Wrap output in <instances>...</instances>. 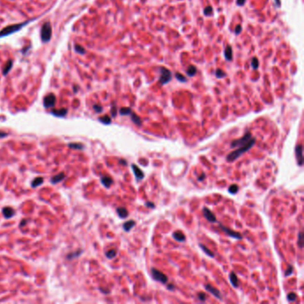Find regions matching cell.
<instances>
[{"label": "cell", "mask_w": 304, "mask_h": 304, "mask_svg": "<svg viewBox=\"0 0 304 304\" xmlns=\"http://www.w3.org/2000/svg\"><path fill=\"white\" fill-rule=\"evenodd\" d=\"M216 76H217L218 78H224V77L226 76V73H225L222 70L218 69V70L216 71Z\"/></svg>", "instance_id": "obj_36"}, {"label": "cell", "mask_w": 304, "mask_h": 304, "mask_svg": "<svg viewBox=\"0 0 304 304\" xmlns=\"http://www.w3.org/2000/svg\"><path fill=\"white\" fill-rule=\"evenodd\" d=\"M119 162H120L121 164H123V165H127V162H126V161H124V160H120V161H119Z\"/></svg>", "instance_id": "obj_50"}, {"label": "cell", "mask_w": 304, "mask_h": 304, "mask_svg": "<svg viewBox=\"0 0 304 304\" xmlns=\"http://www.w3.org/2000/svg\"><path fill=\"white\" fill-rule=\"evenodd\" d=\"M12 66H13V62L10 60V61H8V62L6 64L5 67L3 68V74H4V75H6V74L9 72V71L12 69Z\"/></svg>", "instance_id": "obj_22"}, {"label": "cell", "mask_w": 304, "mask_h": 304, "mask_svg": "<svg viewBox=\"0 0 304 304\" xmlns=\"http://www.w3.org/2000/svg\"><path fill=\"white\" fill-rule=\"evenodd\" d=\"M176 78L179 80V81H187V79H186V78L183 76V75H181L180 73H177L176 74Z\"/></svg>", "instance_id": "obj_39"}, {"label": "cell", "mask_w": 304, "mask_h": 304, "mask_svg": "<svg viewBox=\"0 0 304 304\" xmlns=\"http://www.w3.org/2000/svg\"><path fill=\"white\" fill-rule=\"evenodd\" d=\"M277 2H278V6H280V3H279V0H277Z\"/></svg>", "instance_id": "obj_52"}, {"label": "cell", "mask_w": 304, "mask_h": 304, "mask_svg": "<svg viewBox=\"0 0 304 304\" xmlns=\"http://www.w3.org/2000/svg\"><path fill=\"white\" fill-rule=\"evenodd\" d=\"M187 73L189 76H195V73H196V68H195V66L190 65V66L187 68Z\"/></svg>", "instance_id": "obj_29"}, {"label": "cell", "mask_w": 304, "mask_h": 304, "mask_svg": "<svg viewBox=\"0 0 304 304\" xmlns=\"http://www.w3.org/2000/svg\"><path fill=\"white\" fill-rule=\"evenodd\" d=\"M75 50L79 53V54H84L85 53V48L83 46H81L80 45H76L75 46Z\"/></svg>", "instance_id": "obj_35"}, {"label": "cell", "mask_w": 304, "mask_h": 304, "mask_svg": "<svg viewBox=\"0 0 304 304\" xmlns=\"http://www.w3.org/2000/svg\"><path fill=\"white\" fill-rule=\"evenodd\" d=\"M43 181H44V178L41 177H37V178H35V179L32 181V184H31L32 187H37L40 186V185L43 183Z\"/></svg>", "instance_id": "obj_23"}, {"label": "cell", "mask_w": 304, "mask_h": 304, "mask_svg": "<svg viewBox=\"0 0 304 304\" xmlns=\"http://www.w3.org/2000/svg\"><path fill=\"white\" fill-rule=\"evenodd\" d=\"M298 245H299V247L301 249L303 247V233L302 231H300L299 233V240H298Z\"/></svg>", "instance_id": "obj_32"}, {"label": "cell", "mask_w": 304, "mask_h": 304, "mask_svg": "<svg viewBox=\"0 0 304 304\" xmlns=\"http://www.w3.org/2000/svg\"><path fill=\"white\" fill-rule=\"evenodd\" d=\"M56 102V97L54 94H49L44 98V105L46 108L53 107L55 104Z\"/></svg>", "instance_id": "obj_9"}, {"label": "cell", "mask_w": 304, "mask_h": 304, "mask_svg": "<svg viewBox=\"0 0 304 304\" xmlns=\"http://www.w3.org/2000/svg\"><path fill=\"white\" fill-rule=\"evenodd\" d=\"M65 177V173L64 172H61L55 176H54L52 178H51V182L53 184H56V183H59V182L61 181H63Z\"/></svg>", "instance_id": "obj_15"}, {"label": "cell", "mask_w": 304, "mask_h": 304, "mask_svg": "<svg viewBox=\"0 0 304 304\" xmlns=\"http://www.w3.org/2000/svg\"><path fill=\"white\" fill-rule=\"evenodd\" d=\"M236 3L238 6H242L245 3V0H236Z\"/></svg>", "instance_id": "obj_45"}, {"label": "cell", "mask_w": 304, "mask_h": 304, "mask_svg": "<svg viewBox=\"0 0 304 304\" xmlns=\"http://www.w3.org/2000/svg\"><path fill=\"white\" fill-rule=\"evenodd\" d=\"M26 22L24 23H19V24H14V25H9L6 28H4L1 31H0V38L1 37H5V36H7V35H10L15 31H18V30L23 26L25 25Z\"/></svg>", "instance_id": "obj_3"}, {"label": "cell", "mask_w": 304, "mask_h": 304, "mask_svg": "<svg viewBox=\"0 0 304 304\" xmlns=\"http://www.w3.org/2000/svg\"><path fill=\"white\" fill-rule=\"evenodd\" d=\"M117 213L119 215V218L121 219H126L128 216H129V211L127 210L126 208L124 207H119L117 209Z\"/></svg>", "instance_id": "obj_16"}, {"label": "cell", "mask_w": 304, "mask_h": 304, "mask_svg": "<svg viewBox=\"0 0 304 304\" xmlns=\"http://www.w3.org/2000/svg\"><path fill=\"white\" fill-rule=\"evenodd\" d=\"M132 112L131 109L129 108V107H123V108H121L119 110V113L121 115H129L130 113Z\"/></svg>", "instance_id": "obj_28"}, {"label": "cell", "mask_w": 304, "mask_h": 304, "mask_svg": "<svg viewBox=\"0 0 304 304\" xmlns=\"http://www.w3.org/2000/svg\"><path fill=\"white\" fill-rule=\"evenodd\" d=\"M252 66L254 68V69H257L258 66H259V61L257 58H253L252 61Z\"/></svg>", "instance_id": "obj_37"}, {"label": "cell", "mask_w": 304, "mask_h": 304, "mask_svg": "<svg viewBox=\"0 0 304 304\" xmlns=\"http://www.w3.org/2000/svg\"><path fill=\"white\" fill-rule=\"evenodd\" d=\"M167 288H168L169 290L172 291V290H174V289H175V286H174L173 285H170V284H169V285H167Z\"/></svg>", "instance_id": "obj_47"}, {"label": "cell", "mask_w": 304, "mask_h": 304, "mask_svg": "<svg viewBox=\"0 0 304 304\" xmlns=\"http://www.w3.org/2000/svg\"><path fill=\"white\" fill-rule=\"evenodd\" d=\"M204 177H205V175H204V174H202V177H198V180H199V181H202V180Z\"/></svg>", "instance_id": "obj_51"}, {"label": "cell", "mask_w": 304, "mask_h": 304, "mask_svg": "<svg viewBox=\"0 0 304 304\" xmlns=\"http://www.w3.org/2000/svg\"><path fill=\"white\" fill-rule=\"evenodd\" d=\"M94 110H95L97 112H101L103 111V108H102L101 105L96 104V105H94Z\"/></svg>", "instance_id": "obj_42"}, {"label": "cell", "mask_w": 304, "mask_h": 304, "mask_svg": "<svg viewBox=\"0 0 304 304\" xmlns=\"http://www.w3.org/2000/svg\"><path fill=\"white\" fill-rule=\"evenodd\" d=\"M40 35H41V39L43 42L46 43L51 39V36H52V28L50 23L47 21L46 23H44L42 25L41 28V31H40Z\"/></svg>", "instance_id": "obj_2"}, {"label": "cell", "mask_w": 304, "mask_h": 304, "mask_svg": "<svg viewBox=\"0 0 304 304\" xmlns=\"http://www.w3.org/2000/svg\"><path fill=\"white\" fill-rule=\"evenodd\" d=\"M69 146L72 149H78V150L84 148V144H82L80 143H71V144H69Z\"/></svg>", "instance_id": "obj_27"}, {"label": "cell", "mask_w": 304, "mask_h": 304, "mask_svg": "<svg viewBox=\"0 0 304 304\" xmlns=\"http://www.w3.org/2000/svg\"><path fill=\"white\" fill-rule=\"evenodd\" d=\"M101 182H102V184L105 187H107V188H109L112 185V183H113V180H112V177H107V176H103L102 177H101Z\"/></svg>", "instance_id": "obj_14"}, {"label": "cell", "mask_w": 304, "mask_h": 304, "mask_svg": "<svg viewBox=\"0 0 304 304\" xmlns=\"http://www.w3.org/2000/svg\"><path fill=\"white\" fill-rule=\"evenodd\" d=\"M7 136V133L6 132H0V137H5Z\"/></svg>", "instance_id": "obj_49"}, {"label": "cell", "mask_w": 304, "mask_h": 304, "mask_svg": "<svg viewBox=\"0 0 304 304\" xmlns=\"http://www.w3.org/2000/svg\"><path fill=\"white\" fill-rule=\"evenodd\" d=\"M160 71H161V76H160L161 83L163 85L169 83L171 79V72L164 67H162L160 69Z\"/></svg>", "instance_id": "obj_6"}, {"label": "cell", "mask_w": 304, "mask_h": 304, "mask_svg": "<svg viewBox=\"0 0 304 304\" xmlns=\"http://www.w3.org/2000/svg\"><path fill=\"white\" fill-rule=\"evenodd\" d=\"M145 205H146V206H148V207H150V208H155V203H153V202H146V203H145Z\"/></svg>", "instance_id": "obj_46"}, {"label": "cell", "mask_w": 304, "mask_h": 304, "mask_svg": "<svg viewBox=\"0 0 304 304\" xmlns=\"http://www.w3.org/2000/svg\"><path fill=\"white\" fill-rule=\"evenodd\" d=\"M28 222V220H21V223H20V227H23L26 223Z\"/></svg>", "instance_id": "obj_48"}, {"label": "cell", "mask_w": 304, "mask_h": 304, "mask_svg": "<svg viewBox=\"0 0 304 304\" xmlns=\"http://www.w3.org/2000/svg\"><path fill=\"white\" fill-rule=\"evenodd\" d=\"M81 251H78L76 252H73V253H70V255H68V259H72V258H74V257H78L79 254H80Z\"/></svg>", "instance_id": "obj_40"}, {"label": "cell", "mask_w": 304, "mask_h": 304, "mask_svg": "<svg viewBox=\"0 0 304 304\" xmlns=\"http://www.w3.org/2000/svg\"><path fill=\"white\" fill-rule=\"evenodd\" d=\"M220 228H221L227 235H229V236H231V237H233V238L238 239V240H240V239L242 238V235H241L240 233H238V232H236V231H234V230H232V229H230V228H228V227H226L223 226L222 224H220Z\"/></svg>", "instance_id": "obj_7"}, {"label": "cell", "mask_w": 304, "mask_h": 304, "mask_svg": "<svg viewBox=\"0 0 304 304\" xmlns=\"http://www.w3.org/2000/svg\"><path fill=\"white\" fill-rule=\"evenodd\" d=\"M229 280H230V283L232 284V285L235 288L238 287V278H237V277H236L235 272H231L230 274H229Z\"/></svg>", "instance_id": "obj_17"}, {"label": "cell", "mask_w": 304, "mask_h": 304, "mask_svg": "<svg viewBox=\"0 0 304 304\" xmlns=\"http://www.w3.org/2000/svg\"><path fill=\"white\" fill-rule=\"evenodd\" d=\"M202 212H203V216L205 217V219L211 222V223H215L217 222V219H216V216L214 215V213L212 212L210 209H208L207 207H204L202 209Z\"/></svg>", "instance_id": "obj_8"}, {"label": "cell", "mask_w": 304, "mask_h": 304, "mask_svg": "<svg viewBox=\"0 0 304 304\" xmlns=\"http://www.w3.org/2000/svg\"><path fill=\"white\" fill-rule=\"evenodd\" d=\"M295 156L298 165L301 166L303 163V157H302V145L298 144L295 147Z\"/></svg>", "instance_id": "obj_10"}, {"label": "cell", "mask_w": 304, "mask_h": 304, "mask_svg": "<svg viewBox=\"0 0 304 304\" xmlns=\"http://www.w3.org/2000/svg\"><path fill=\"white\" fill-rule=\"evenodd\" d=\"M130 116H131V119H132V121H133V122L136 124V125H137V126H140L141 124H142V120H141V119H140V117H138L135 112H131L130 114H129Z\"/></svg>", "instance_id": "obj_21"}, {"label": "cell", "mask_w": 304, "mask_h": 304, "mask_svg": "<svg viewBox=\"0 0 304 304\" xmlns=\"http://www.w3.org/2000/svg\"><path fill=\"white\" fill-rule=\"evenodd\" d=\"M151 274H152L153 278L158 282H161L162 284H166L168 282V278L165 276V274H163L162 271H160L155 268L151 269Z\"/></svg>", "instance_id": "obj_4"}, {"label": "cell", "mask_w": 304, "mask_h": 304, "mask_svg": "<svg viewBox=\"0 0 304 304\" xmlns=\"http://www.w3.org/2000/svg\"><path fill=\"white\" fill-rule=\"evenodd\" d=\"M238 190H239V188H238V186H237V185H232V186H230L229 188H228V192H229L230 194H236V193L238 192Z\"/></svg>", "instance_id": "obj_31"}, {"label": "cell", "mask_w": 304, "mask_h": 304, "mask_svg": "<svg viewBox=\"0 0 304 304\" xmlns=\"http://www.w3.org/2000/svg\"><path fill=\"white\" fill-rule=\"evenodd\" d=\"M199 246L201 247V249L208 255V256H210V257H211V258H213L214 257V253L213 252H212L210 249H208L205 245H202V244H199Z\"/></svg>", "instance_id": "obj_24"}, {"label": "cell", "mask_w": 304, "mask_h": 304, "mask_svg": "<svg viewBox=\"0 0 304 304\" xmlns=\"http://www.w3.org/2000/svg\"><path fill=\"white\" fill-rule=\"evenodd\" d=\"M52 113L55 116H58V117H64L67 114V110L65 108H62V109H59V110H53Z\"/></svg>", "instance_id": "obj_19"}, {"label": "cell", "mask_w": 304, "mask_h": 304, "mask_svg": "<svg viewBox=\"0 0 304 304\" xmlns=\"http://www.w3.org/2000/svg\"><path fill=\"white\" fill-rule=\"evenodd\" d=\"M225 57L228 61H231L232 59V48L230 46H227L225 49Z\"/></svg>", "instance_id": "obj_25"}, {"label": "cell", "mask_w": 304, "mask_h": 304, "mask_svg": "<svg viewBox=\"0 0 304 304\" xmlns=\"http://www.w3.org/2000/svg\"><path fill=\"white\" fill-rule=\"evenodd\" d=\"M211 12H212V8L210 6H207L205 8V10H204V14L205 15H209V14H211Z\"/></svg>", "instance_id": "obj_41"}, {"label": "cell", "mask_w": 304, "mask_h": 304, "mask_svg": "<svg viewBox=\"0 0 304 304\" xmlns=\"http://www.w3.org/2000/svg\"><path fill=\"white\" fill-rule=\"evenodd\" d=\"M254 144H255V138L252 137L246 144L242 145V146H241V147H238V149H236V150L231 152V153L227 156V162H231L235 161V160H236L237 158H239L242 154H245V152L249 151V150L253 146Z\"/></svg>", "instance_id": "obj_1"}, {"label": "cell", "mask_w": 304, "mask_h": 304, "mask_svg": "<svg viewBox=\"0 0 304 304\" xmlns=\"http://www.w3.org/2000/svg\"><path fill=\"white\" fill-rule=\"evenodd\" d=\"M287 299H288V300H290V301H295L296 299H297V295H296L294 293H290L287 295Z\"/></svg>", "instance_id": "obj_33"}, {"label": "cell", "mask_w": 304, "mask_h": 304, "mask_svg": "<svg viewBox=\"0 0 304 304\" xmlns=\"http://www.w3.org/2000/svg\"><path fill=\"white\" fill-rule=\"evenodd\" d=\"M252 138V134L251 133H246L244 137H242V138H240V139H236V140H234L232 143H231V147L233 148V147H241V146H242V145H245V144H246Z\"/></svg>", "instance_id": "obj_5"}, {"label": "cell", "mask_w": 304, "mask_h": 304, "mask_svg": "<svg viewBox=\"0 0 304 304\" xmlns=\"http://www.w3.org/2000/svg\"><path fill=\"white\" fill-rule=\"evenodd\" d=\"M99 120L101 121V122H103L104 124H106V125L110 124L111 121H112L111 118H110L109 116H107V115L103 116V117H100V118H99Z\"/></svg>", "instance_id": "obj_26"}, {"label": "cell", "mask_w": 304, "mask_h": 304, "mask_svg": "<svg viewBox=\"0 0 304 304\" xmlns=\"http://www.w3.org/2000/svg\"><path fill=\"white\" fill-rule=\"evenodd\" d=\"M241 29H242V27L240 25L236 26V28H235V34H239L241 32Z\"/></svg>", "instance_id": "obj_44"}, {"label": "cell", "mask_w": 304, "mask_h": 304, "mask_svg": "<svg viewBox=\"0 0 304 304\" xmlns=\"http://www.w3.org/2000/svg\"><path fill=\"white\" fill-rule=\"evenodd\" d=\"M197 298L200 300H202V301H204V300H206V299H207V296H206V294L204 293H202V292H200V293H198V294H197Z\"/></svg>", "instance_id": "obj_34"}, {"label": "cell", "mask_w": 304, "mask_h": 304, "mask_svg": "<svg viewBox=\"0 0 304 304\" xmlns=\"http://www.w3.org/2000/svg\"><path fill=\"white\" fill-rule=\"evenodd\" d=\"M136 225V222L134 220H129L127 222H125L123 224V229L126 231V232H129L131 230V228Z\"/></svg>", "instance_id": "obj_20"}, {"label": "cell", "mask_w": 304, "mask_h": 304, "mask_svg": "<svg viewBox=\"0 0 304 304\" xmlns=\"http://www.w3.org/2000/svg\"><path fill=\"white\" fill-rule=\"evenodd\" d=\"M205 289H206L209 293H210L212 295H214L216 298H218V299H220V300H222V296H221V294H220V291H219L218 289H216L215 287H213V286L210 285H205Z\"/></svg>", "instance_id": "obj_11"}, {"label": "cell", "mask_w": 304, "mask_h": 304, "mask_svg": "<svg viewBox=\"0 0 304 304\" xmlns=\"http://www.w3.org/2000/svg\"><path fill=\"white\" fill-rule=\"evenodd\" d=\"M111 112H112V117H115L116 116V114H117V109H116V106H112V111H111Z\"/></svg>", "instance_id": "obj_43"}, {"label": "cell", "mask_w": 304, "mask_h": 304, "mask_svg": "<svg viewBox=\"0 0 304 304\" xmlns=\"http://www.w3.org/2000/svg\"><path fill=\"white\" fill-rule=\"evenodd\" d=\"M14 213H15L14 210L11 207H5L3 209V214H4L6 219H10V218L14 217Z\"/></svg>", "instance_id": "obj_13"}, {"label": "cell", "mask_w": 304, "mask_h": 304, "mask_svg": "<svg viewBox=\"0 0 304 304\" xmlns=\"http://www.w3.org/2000/svg\"><path fill=\"white\" fill-rule=\"evenodd\" d=\"M116 253H117L116 250L115 249H112V250H110V251H108L106 252V257L108 259H113L116 256Z\"/></svg>", "instance_id": "obj_30"}, {"label": "cell", "mask_w": 304, "mask_h": 304, "mask_svg": "<svg viewBox=\"0 0 304 304\" xmlns=\"http://www.w3.org/2000/svg\"><path fill=\"white\" fill-rule=\"evenodd\" d=\"M173 238L178 242H184L186 240V235L180 231H176L173 233Z\"/></svg>", "instance_id": "obj_18"}, {"label": "cell", "mask_w": 304, "mask_h": 304, "mask_svg": "<svg viewBox=\"0 0 304 304\" xmlns=\"http://www.w3.org/2000/svg\"><path fill=\"white\" fill-rule=\"evenodd\" d=\"M293 267L292 266H288V268H287V270L285 272V277H288V276H290L291 274H292V273H293Z\"/></svg>", "instance_id": "obj_38"}, {"label": "cell", "mask_w": 304, "mask_h": 304, "mask_svg": "<svg viewBox=\"0 0 304 304\" xmlns=\"http://www.w3.org/2000/svg\"><path fill=\"white\" fill-rule=\"evenodd\" d=\"M131 168H132V170H133V171H134V174H135V176H136V177H137V180H142V179L144 177V173L143 170H141L137 165L132 164V165H131Z\"/></svg>", "instance_id": "obj_12"}]
</instances>
